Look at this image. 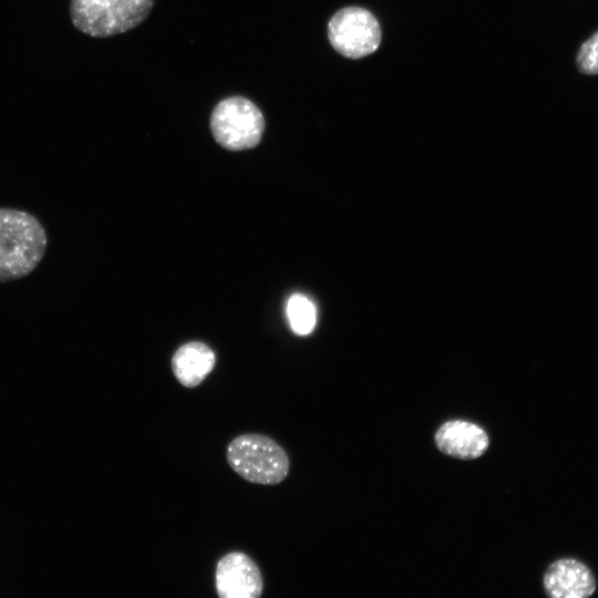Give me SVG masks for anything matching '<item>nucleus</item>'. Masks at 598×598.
<instances>
[{"label":"nucleus","instance_id":"f257e3e1","mask_svg":"<svg viewBox=\"0 0 598 598\" xmlns=\"http://www.w3.org/2000/svg\"><path fill=\"white\" fill-rule=\"evenodd\" d=\"M47 245L45 229L37 217L20 209L0 208V282L31 274Z\"/></svg>","mask_w":598,"mask_h":598},{"label":"nucleus","instance_id":"f03ea898","mask_svg":"<svg viewBox=\"0 0 598 598\" xmlns=\"http://www.w3.org/2000/svg\"><path fill=\"white\" fill-rule=\"evenodd\" d=\"M227 461L240 477L261 485L279 484L289 472V458L285 450L262 434L235 437L227 447Z\"/></svg>","mask_w":598,"mask_h":598},{"label":"nucleus","instance_id":"7ed1b4c3","mask_svg":"<svg viewBox=\"0 0 598 598\" xmlns=\"http://www.w3.org/2000/svg\"><path fill=\"white\" fill-rule=\"evenodd\" d=\"M152 6L153 0H71L70 17L82 33L106 38L138 25Z\"/></svg>","mask_w":598,"mask_h":598},{"label":"nucleus","instance_id":"20e7f679","mask_svg":"<svg viewBox=\"0 0 598 598\" xmlns=\"http://www.w3.org/2000/svg\"><path fill=\"white\" fill-rule=\"evenodd\" d=\"M327 29L330 45L337 53L350 60L374 53L382 41L378 18L361 6L339 9L328 21Z\"/></svg>","mask_w":598,"mask_h":598},{"label":"nucleus","instance_id":"39448f33","mask_svg":"<svg viewBox=\"0 0 598 598\" xmlns=\"http://www.w3.org/2000/svg\"><path fill=\"white\" fill-rule=\"evenodd\" d=\"M210 128L219 145L230 151H243L252 148L260 142L265 120L251 101L231 96L215 106Z\"/></svg>","mask_w":598,"mask_h":598},{"label":"nucleus","instance_id":"423d86ee","mask_svg":"<svg viewBox=\"0 0 598 598\" xmlns=\"http://www.w3.org/2000/svg\"><path fill=\"white\" fill-rule=\"evenodd\" d=\"M215 585L220 598H257L264 589L258 566L240 551L229 553L219 559Z\"/></svg>","mask_w":598,"mask_h":598},{"label":"nucleus","instance_id":"0eeeda50","mask_svg":"<svg viewBox=\"0 0 598 598\" xmlns=\"http://www.w3.org/2000/svg\"><path fill=\"white\" fill-rule=\"evenodd\" d=\"M543 584L550 598H587L596 590L591 570L574 558H561L549 565Z\"/></svg>","mask_w":598,"mask_h":598},{"label":"nucleus","instance_id":"6e6552de","mask_svg":"<svg viewBox=\"0 0 598 598\" xmlns=\"http://www.w3.org/2000/svg\"><path fill=\"white\" fill-rule=\"evenodd\" d=\"M435 443L439 450L448 456L473 460L486 452L489 440L486 432L478 425L454 420L439 427Z\"/></svg>","mask_w":598,"mask_h":598},{"label":"nucleus","instance_id":"1a4fd4ad","mask_svg":"<svg viewBox=\"0 0 598 598\" xmlns=\"http://www.w3.org/2000/svg\"><path fill=\"white\" fill-rule=\"evenodd\" d=\"M215 365V353L203 342L185 343L172 358V370L186 388L197 386Z\"/></svg>","mask_w":598,"mask_h":598},{"label":"nucleus","instance_id":"9d476101","mask_svg":"<svg viewBox=\"0 0 598 598\" xmlns=\"http://www.w3.org/2000/svg\"><path fill=\"white\" fill-rule=\"evenodd\" d=\"M286 313L290 328L296 334L307 336L312 332L317 322V310L309 298L301 293L290 296Z\"/></svg>","mask_w":598,"mask_h":598},{"label":"nucleus","instance_id":"9b49d317","mask_svg":"<svg viewBox=\"0 0 598 598\" xmlns=\"http://www.w3.org/2000/svg\"><path fill=\"white\" fill-rule=\"evenodd\" d=\"M576 65L582 74H598V31L580 45L576 55Z\"/></svg>","mask_w":598,"mask_h":598}]
</instances>
